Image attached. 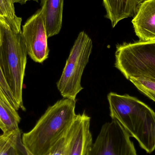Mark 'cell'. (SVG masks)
I'll list each match as a JSON object with an SVG mask.
<instances>
[{"instance_id":"cell-1","label":"cell","mask_w":155,"mask_h":155,"mask_svg":"<svg viewBox=\"0 0 155 155\" xmlns=\"http://www.w3.org/2000/svg\"><path fill=\"white\" fill-rule=\"evenodd\" d=\"M112 119L118 121L148 153L155 149V112L146 104L128 94L114 92L107 96Z\"/></svg>"},{"instance_id":"cell-2","label":"cell","mask_w":155,"mask_h":155,"mask_svg":"<svg viewBox=\"0 0 155 155\" xmlns=\"http://www.w3.org/2000/svg\"><path fill=\"white\" fill-rule=\"evenodd\" d=\"M75 100L64 98L49 107L34 127L23 134L27 155H46L76 117Z\"/></svg>"},{"instance_id":"cell-3","label":"cell","mask_w":155,"mask_h":155,"mask_svg":"<svg viewBox=\"0 0 155 155\" xmlns=\"http://www.w3.org/2000/svg\"><path fill=\"white\" fill-rule=\"evenodd\" d=\"M1 20L2 42L0 68L5 79L20 108L25 110L22 98L27 52L21 31L15 33L3 18Z\"/></svg>"},{"instance_id":"cell-4","label":"cell","mask_w":155,"mask_h":155,"mask_svg":"<svg viewBox=\"0 0 155 155\" xmlns=\"http://www.w3.org/2000/svg\"><path fill=\"white\" fill-rule=\"evenodd\" d=\"M115 67L127 79L155 82V41L118 45Z\"/></svg>"},{"instance_id":"cell-5","label":"cell","mask_w":155,"mask_h":155,"mask_svg":"<svg viewBox=\"0 0 155 155\" xmlns=\"http://www.w3.org/2000/svg\"><path fill=\"white\" fill-rule=\"evenodd\" d=\"M93 42L85 32L79 33L66 61L57 87L64 98L75 100L78 94L83 89L81 78L89 61Z\"/></svg>"},{"instance_id":"cell-6","label":"cell","mask_w":155,"mask_h":155,"mask_svg":"<svg viewBox=\"0 0 155 155\" xmlns=\"http://www.w3.org/2000/svg\"><path fill=\"white\" fill-rule=\"evenodd\" d=\"M128 132L114 119L103 125L86 155H137Z\"/></svg>"},{"instance_id":"cell-7","label":"cell","mask_w":155,"mask_h":155,"mask_svg":"<svg viewBox=\"0 0 155 155\" xmlns=\"http://www.w3.org/2000/svg\"><path fill=\"white\" fill-rule=\"evenodd\" d=\"M21 32L27 54L35 62H43L48 58L50 50L42 8L26 21Z\"/></svg>"},{"instance_id":"cell-8","label":"cell","mask_w":155,"mask_h":155,"mask_svg":"<svg viewBox=\"0 0 155 155\" xmlns=\"http://www.w3.org/2000/svg\"><path fill=\"white\" fill-rule=\"evenodd\" d=\"M90 117L85 114L76 115L68 129L66 155H86L93 143Z\"/></svg>"},{"instance_id":"cell-9","label":"cell","mask_w":155,"mask_h":155,"mask_svg":"<svg viewBox=\"0 0 155 155\" xmlns=\"http://www.w3.org/2000/svg\"><path fill=\"white\" fill-rule=\"evenodd\" d=\"M139 41H155V0H146L132 21Z\"/></svg>"},{"instance_id":"cell-10","label":"cell","mask_w":155,"mask_h":155,"mask_svg":"<svg viewBox=\"0 0 155 155\" xmlns=\"http://www.w3.org/2000/svg\"><path fill=\"white\" fill-rule=\"evenodd\" d=\"M146 0H103L106 11L105 17L114 28L126 18L134 17L141 4Z\"/></svg>"},{"instance_id":"cell-11","label":"cell","mask_w":155,"mask_h":155,"mask_svg":"<svg viewBox=\"0 0 155 155\" xmlns=\"http://www.w3.org/2000/svg\"><path fill=\"white\" fill-rule=\"evenodd\" d=\"M64 0H41L48 38L57 35L62 26Z\"/></svg>"},{"instance_id":"cell-12","label":"cell","mask_w":155,"mask_h":155,"mask_svg":"<svg viewBox=\"0 0 155 155\" xmlns=\"http://www.w3.org/2000/svg\"><path fill=\"white\" fill-rule=\"evenodd\" d=\"M21 118L17 111L0 98V122L3 133L21 132Z\"/></svg>"},{"instance_id":"cell-13","label":"cell","mask_w":155,"mask_h":155,"mask_svg":"<svg viewBox=\"0 0 155 155\" xmlns=\"http://www.w3.org/2000/svg\"><path fill=\"white\" fill-rule=\"evenodd\" d=\"M13 0H0V17L15 33L21 31L22 18L16 15Z\"/></svg>"},{"instance_id":"cell-14","label":"cell","mask_w":155,"mask_h":155,"mask_svg":"<svg viewBox=\"0 0 155 155\" xmlns=\"http://www.w3.org/2000/svg\"><path fill=\"white\" fill-rule=\"evenodd\" d=\"M21 131L9 132L0 135V155H9L14 145L21 138Z\"/></svg>"},{"instance_id":"cell-15","label":"cell","mask_w":155,"mask_h":155,"mask_svg":"<svg viewBox=\"0 0 155 155\" xmlns=\"http://www.w3.org/2000/svg\"><path fill=\"white\" fill-rule=\"evenodd\" d=\"M0 98L18 111L20 107L17 103L8 87L0 68Z\"/></svg>"},{"instance_id":"cell-16","label":"cell","mask_w":155,"mask_h":155,"mask_svg":"<svg viewBox=\"0 0 155 155\" xmlns=\"http://www.w3.org/2000/svg\"><path fill=\"white\" fill-rule=\"evenodd\" d=\"M129 80L140 92L155 102V82L136 78Z\"/></svg>"},{"instance_id":"cell-17","label":"cell","mask_w":155,"mask_h":155,"mask_svg":"<svg viewBox=\"0 0 155 155\" xmlns=\"http://www.w3.org/2000/svg\"><path fill=\"white\" fill-rule=\"evenodd\" d=\"M68 129L59 138L46 155H66Z\"/></svg>"},{"instance_id":"cell-18","label":"cell","mask_w":155,"mask_h":155,"mask_svg":"<svg viewBox=\"0 0 155 155\" xmlns=\"http://www.w3.org/2000/svg\"><path fill=\"white\" fill-rule=\"evenodd\" d=\"M21 138L19 139L12 147L9 155H27L26 151L25 153H23L25 151V148H24L23 150H21L20 149L21 147L19 146V145L21 144Z\"/></svg>"},{"instance_id":"cell-19","label":"cell","mask_w":155,"mask_h":155,"mask_svg":"<svg viewBox=\"0 0 155 155\" xmlns=\"http://www.w3.org/2000/svg\"><path fill=\"white\" fill-rule=\"evenodd\" d=\"M31 1H34V2H39V0H13L14 2L19 3L21 5L25 4L27 2Z\"/></svg>"},{"instance_id":"cell-20","label":"cell","mask_w":155,"mask_h":155,"mask_svg":"<svg viewBox=\"0 0 155 155\" xmlns=\"http://www.w3.org/2000/svg\"><path fill=\"white\" fill-rule=\"evenodd\" d=\"M2 42V32H1V20H0V45Z\"/></svg>"},{"instance_id":"cell-21","label":"cell","mask_w":155,"mask_h":155,"mask_svg":"<svg viewBox=\"0 0 155 155\" xmlns=\"http://www.w3.org/2000/svg\"><path fill=\"white\" fill-rule=\"evenodd\" d=\"M0 129L2 130V124H1V122H0Z\"/></svg>"}]
</instances>
